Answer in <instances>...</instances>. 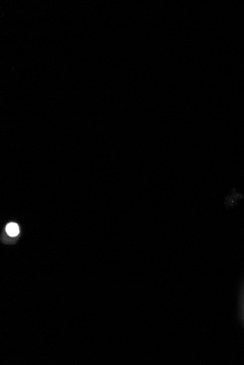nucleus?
Returning a JSON list of instances; mask_svg holds the SVG:
<instances>
[{"label": "nucleus", "instance_id": "obj_1", "mask_svg": "<svg viewBox=\"0 0 244 365\" xmlns=\"http://www.w3.org/2000/svg\"><path fill=\"white\" fill-rule=\"evenodd\" d=\"M6 232H7V233L9 236H12V237H15V236L19 235V225L16 223H14V222L9 223L8 225L6 226Z\"/></svg>", "mask_w": 244, "mask_h": 365}]
</instances>
